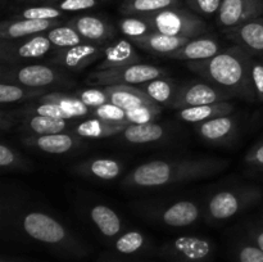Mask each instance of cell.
<instances>
[{
    "label": "cell",
    "mask_w": 263,
    "mask_h": 262,
    "mask_svg": "<svg viewBox=\"0 0 263 262\" xmlns=\"http://www.w3.org/2000/svg\"><path fill=\"white\" fill-rule=\"evenodd\" d=\"M240 262H263V251L257 246H244L239 252Z\"/></svg>",
    "instance_id": "f6af8a7d"
},
{
    "label": "cell",
    "mask_w": 263,
    "mask_h": 262,
    "mask_svg": "<svg viewBox=\"0 0 263 262\" xmlns=\"http://www.w3.org/2000/svg\"><path fill=\"white\" fill-rule=\"evenodd\" d=\"M252 80L256 89L257 99L263 103V63L254 59L252 62Z\"/></svg>",
    "instance_id": "ee69618b"
},
{
    "label": "cell",
    "mask_w": 263,
    "mask_h": 262,
    "mask_svg": "<svg viewBox=\"0 0 263 262\" xmlns=\"http://www.w3.org/2000/svg\"><path fill=\"white\" fill-rule=\"evenodd\" d=\"M223 35L251 55H263V17L236 27L223 28Z\"/></svg>",
    "instance_id": "4fadbf2b"
},
{
    "label": "cell",
    "mask_w": 263,
    "mask_h": 262,
    "mask_svg": "<svg viewBox=\"0 0 263 262\" xmlns=\"http://www.w3.org/2000/svg\"><path fill=\"white\" fill-rule=\"evenodd\" d=\"M162 112L161 105H143V107H136L133 109L126 110V117L130 123H148L153 122L154 118Z\"/></svg>",
    "instance_id": "ab89813d"
},
{
    "label": "cell",
    "mask_w": 263,
    "mask_h": 262,
    "mask_svg": "<svg viewBox=\"0 0 263 262\" xmlns=\"http://www.w3.org/2000/svg\"><path fill=\"white\" fill-rule=\"evenodd\" d=\"M0 167L3 170H30L31 164L18 151L8 144L0 145Z\"/></svg>",
    "instance_id": "e575fe53"
},
{
    "label": "cell",
    "mask_w": 263,
    "mask_h": 262,
    "mask_svg": "<svg viewBox=\"0 0 263 262\" xmlns=\"http://www.w3.org/2000/svg\"><path fill=\"white\" fill-rule=\"evenodd\" d=\"M168 71L162 67L145 63L118 67L112 69L94 71L87 76L86 84L91 86H112V85H141L152 80L166 77Z\"/></svg>",
    "instance_id": "8992f818"
},
{
    "label": "cell",
    "mask_w": 263,
    "mask_h": 262,
    "mask_svg": "<svg viewBox=\"0 0 263 262\" xmlns=\"http://www.w3.org/2000/svg\"><path fill=\"white\" fill-rule=\"evenodd\" d=\"M105 46L91 43H82L72 48L58 49L50 57V63L62 69L81 72L86 67L104 57Z\"/></svg>",
    "instance_id": "8fae6325"
},
{
    "label": "cell",
    "mask_w": 263,
    "mask_h": 262,
    "mask_svg": "<svg viewBox=\"0 0 263 262\" xmlns=\"http://www.w3.org/2000/svg\"><path fill=\"white\" fill-rule=\"evenodd\" d=\"M154 32L168 36L195 39L207 31V23L192 12L180 8H168L157 13L143 15Z\"/></svg>",
    "instance_id": "5b68a950"
},
{
    "label": "cell",
    "mask_w": 263,
    "mask_h": 262,
    "mask_svg": "<svg viewBox=\"0 0 263 262\" xmlns=\"http://www.w3.org/2000/svg\"><path fill=\"white\" fill-rule=\"evenodd\" d=\"M0 80L8 84L48 90L50 87L71 86L73 84L67 74L45 64L0 66Z\"/></svg>",
    "instance_id": "277c9868"
},
{
    "label": "cell",
    "mask_w": 263,
    "mask_h": 262,
    "mask_svg": "<svg viewBox=\"0 0 263 262\" xmlns=\"http://www.w3.org/2000/svg\"><path fill=\"white\" fill-rule=\"evenodd\" d=\"M252 236H253V240L256 241V246L259 247L263 251V229H254L252 231Z\"/></svg>",
    "instance_id": "c3c4849f"
},
{
    "label": "cell",
    "mask_w": 263,
    "mask_h": 262,
    "mask_svg": "<svg viewBox=\"0 0 263 262\" xmlns=\"http://www.w3.org/2000/svg\"><path fill=\"white\" fill-rule=\"evenodd\" d=\"M21 225L30 238L40 243L58 246L71 240V235L66 226L55 217L43 211L26 212L22 216Z\"/></svg>",
    "instance_id": "ba28073f"
},
{
    "label": "cell",
    "mask_w": 263,
    "mask_h": 262,
    "mask_svg": "<svg viewBox=\"0 0 263 262\" xmlns=\"http://www.w3.org/2000/svg\"><path fill=\"white\" fill-rule=\"evenodd\" d=\"M244 161L251 166L263 169V143H258L252 146L244 157Z\"/></svg>",
    "instance_id": "bcb514c9"
},
{
    "label": "cell",
    "mask_w": 263,
    "mask_h": 262,
    "mask_svg": "<svg viewBox=\"0 0 263 262\" xmlns=\"http://www.w3.org/2000/svg\"><path fill=\"white\" fill-rule=\"evenodd\" d=\"M74 95H77L82 100V103L86 107H89L90 109H94V108L100 107L105 103H109V97H108L104 86H92L89 87V89L79 90Z\"/></svg>",
    "instance_id": "f35d334b"
},
{
    "label": "cell",
    "mask_w": 263,
    "mask_h": 262,
    "mask_svg": "<svg viewBox=\"0 0 263 262\" xmlns=\"http://www.w3.org/2000/svg\"><path fill=\"white\" fill-rule=\"evenodd\" d=\"M262 197L263 190L256 185H240L220 190L208 200L204 218L211 222L228 221L261 202Z\"/></svg>",
    "instance_id": "3957f363"
},
{
    "label": "cell",
    "mask_w": 263,
    "mask_h": 262,
    "mask_svg": "<svg viewBox=\"0 0 263 262\" xmlns=\"http://www.w3.org/2000/svg\"><path fill=\"white\" fill-rule=\"evenodd\" d=\"M144 244H145V236H144V234H141L138 230H131L122 234L116 240V248L121 253L128 254L143 248Z\"/></svg>",
    "instance_id": "74e56055"
},
{
    "label": "cell",
    "mask_w": 263,
    "mask_h": 262,
    "mask_svg": "<svg viewBox=\"0 0 263 262\" xmlns=\"http://www.w3.org/2000/svg\"><path fill=\"white\" fill-rule=\"evenodd\" d=\"M172 254L182 257L186 261H202L210 256L212 251L211 241L199 236H179L166 247Z\"/></svg>",
    "instance_id": "44dd1931"
},
{
    "label": "cell",
    "mask_w": 263,
    "mask_h": 262,
    "mask_svg": "<svg viewBox=\"0 0 263 262\" xmlns=\"http://www.w3.org/2000/svg\"><path fill=\"white\" fill-rule=\"evenodd\" d=\"M64 15V12L55 8L54 5H41V7H28L23 9L14 20H61Z\"/></svg>",
    "instance_id": "d590c367"
},
{
    "label": "cell",
    "mask_w": 263,
    "mask_h": 262,
    "mask_svg": "<svg viewBox=\"0 0 263 262\" xmlns=\"http://www.w3.org/2000/svg\"><path fill=\"white\" fill-rule=\"evenodd\" d=\"M222 0H187V5L200 14L211 15L218 13Z\"/></svg>",
    "instance_id": "7bdbcfd3"
},
{
    "label": "cell",
    "mask_w": 263,
    "mask_h": 262,
    "mask_svg": "<svg viewBox=\"0 0 263 262\" xmlns=\"http://www.w3.org/2000/svg\"><path fill=\"white\" fill-rule=\"evenodd\" d=\"M180 0H126L121 5L125 15H148L159 10L175 8Z\"/></svg>",
    "instance_id": "4dcf8cb0"
},
{
    "label": "cell",
    "mask_w": 263,
    "mask_h": 262,
    "mask_svg": "<svg viewBox=\"0 0 263 262\" xmlns=\"http://www.w3.org/2000/svg\"><path fill=\"white\" fill-rule=\"evenodd\" d=\"M167 130L164 126L156 122L148 123H131L126 127L122 134L118 135L121 140L126 141L128 144H135V145H143V144L157 143L166 138Z\"/></svg>",
    "instance_id": "d4e9b609"
},
{
    "label": "cell",
    "mask_w": 263,
    "mask_h": 262,
    "mask_svg": "<svg viewBox=\"0 0 263 262\" xmlns=\"http://www.w3.org/2000/svg\"><path fill=\"white\" fill-rule=\"evenodd\" d=\"M234 98L225 90L215 86L211 82H189L179 87L170 107L180 110L190 107L211 104V103L226 102Z\"/></svg>",
    "instance_id": "30bf717a"
},
{
    "label": "cell",
    "mask_w": 263,
    "mask_h": 262,
    "mask_svg": "<svg viewBox=\"0 0 263 262\" xmlns=\"http://www.w3.org/2000/svg\"><path fill=\"white\" fill-rule=\"evenodd\" d=\"M67 127H68V120H57L35 113H23L22 131L27 134L26 136L66 133Z\"/></svg>",
    "instance_id": "484cf974"
},
{
    "label": "cell",
    "mask_w": 263,
    "mask_h": 262,
    "mask_svg": "<svg viewBox=\"0 0 263 262\" xmlns=\"http://www.w3.org/2000/svg\"><path fill=\"white\" fill-rule=\"evenodd\" d=\"M77 31L85 43L105 45L115 36V28L97 15H77L67 22Z\"/></svg>",
    "instance_id": "2e32d148"
},
{
    "label": "cell",
    "mask_w": 263,
    "mask_h": 262,
    "mask_svg": "<svg viewBox=\"0 0 263 262\" xmlns=\"http://www.w3.org/2000/svg\"><path fill=\"white\" fill-rule=\"evenodd\" d=\"M45 33L49 40H50V43L53 44V46L58 49L72 48V46L85 43L81 35L68 25H61L58 27L51 28Z\"/></svg>",
    "instance_id": "d6a6232c"
},
{
    "label": "cell",
    "mask_w": 263,
    "mask_h": 262,
    "mask_svg": "<svg viewBox=\"0 0 263 262\" xmlns=\"http://www.w3.org/2000/svg\"><path fill=\"white\" fill-rule=\"evenodd\" d=\"M140 61L141 57L134 48L133 41L118 40L110 45L105 46L104 58L95 67V71L131 66V64L140 63Z\"/></svg>",
    "instance_id": "ffe728a7"
},
{
    "label": "cell",
    "mask_w": 263,
    "mask_h": 262,
    "mask_svg": "<svg viewBox=\"0 0 263 262\" xmlns=\"http://www.w3.org/2000/svg\"><path fill=\"white\" fill-rule=\"evenodd\" d=\"M94 117L105 121H113V122H128L126 117V109L113 104V103H105L100 107L91 109Z\"/></svg>",
    "instance_id": "60d3db41"
},
{
    "label": "cell",
    "mask_w": 263,
    "mask_h": 262,
    "mask_svg": "<svg viewBox=\"0 0 263 262\" xmlns=\"http://www.w3.org/2000/svg\"><path fill=\"white\" fill-rule=\"evenodd\" d=\"M229 164L228 159L215 157L153 159L131 170L122 180V186L126 189H159L186 184L216 176L225 171Z\"/></svg>",
    "instance_id": "6da1fadb"
},
{
    "label": "cell",
    "mask_w": 263,
    "mask_h": 262,
    "mask_svg": "<svg viewBox=\"0 0 263 262\" xmlns=\"http://www.w3.org/2000/svg\"><path fill=\"white\" fill-rule=\"evenodd\" d=\"M23 143L25 145L32 146L49 154H66L81 148L85 144V139L74 133H58L49 135L25 136Z\"/></svg>",
    "instance_id": "5bb4252c"
},
{
    "label": "cell",
    "mask_w": 263,
    "mask_h": 262,
    "mask_svg": "<svg viewBox=\"0 0 263 262\" xmlns=\"http://www.w3.org/2000/svg\"><path fill=\"white\" fill-rule=\"evenodd\" d=\"M48 92L51 91L48 89H32V87L21 86V85L2 82L0 84V103L10 104V103L23 102V100H35Z\"/></svg>",
    "instance_id": "1f68e13d"
},
{
    "label": "cell",
    "mask_w": 263,
    "mask_h": 262,
    "mask_svg": "<svg viewBox=\"0 0 263 262\" xmlns=\"http://www.w3.org/2000/svg\"><path fill=\"white\" fill-rule=\"evenodd\" d=\"M63 25L62 20H8L0 25V41L17 40L28 36L45 33L49 30Z\"/></svg>",
    "instance_id": "e0dca14e"
},
{
    "label": "cell",
    "mask_w": 263,
    "mask_h": 262,
    "mask_svg": "<svg viewBox=\"0 0 263 262\" xmlns=\"http://www.w3.org/2000/svg\"><path fill=\"white\" fill-rule=\"evenodd\" d=\"M35 100H37V102L54 103V104L61 105V107L63 108L67 113H69L73 118L84 117V116L89 115V113L91 112V109H90L89 107H86L77 95L64 94V92L61 91L48 92V94L43 95V97L37 98V99Z\"/></svg>",
    "instance_id": "f546056e"
},
{
    "label": "cell",
    "mask_w": 263,
    "mask_h": 262,
    "mask_svg": "<svg viewBox=\"0 0 263 262\" xmlns=\"http://www.w3.org/2000/svg\"><path fill=\"white\" fill-rule=\"evenodd\" d=\"M141 215L171 228H185L197 222L202 212L197 202L182 199L167 204L146 205L141 210Z\"/></svg>",
    "instance_id": "9c48e42d"
},
{
    "label": "cell",
    "mask_w": 263,
    "mask_h": 262,
    "mask_svg": "<svg viewBox=\"0 0 263 262\" xmlns=\"http://www.w3.org/2000/svg\"><path fill=\"white\" fill-rule=\"evenodd\" d=\"M192 39L189 38H177V36H168L161 32H151L141 38L133 39V44L143 50L149 53L158 54V55L166 57L167 54L174 53L177 49L187 43Z\"/></svg>",
    "instance_id": "603a6c76"
},
{
    "label": "cell",
    "mask_w": 263,
    "mask_h": 262,
    "mask_svg": "<svg viewBox=\"0 0 263 262\" xmlns=\"http://www.w3.org/2000/svg\"><path fill=\"white\" fill-rule=\"evenodd\" d=\"M141 90L153 100L157 104H168L171 105L175 95H176L179 87L176 86L175 81L167 77H161V79L152 80V81L141 84Z\"/></svg>",
    "instance_id": "f1b7e54d"
},
{
    "label": "cell",
    "mask_w": 263,
    "mask_h": 262,
    "mask_svg": "<svg viewBox=\"0 0 263 262\" xmlns=\"http://www.w3.org/2000/svg\"><path fill=\"white\" fill-rule=\"evenodd\" d=\"M130 122H113V121L100 120L92 117L80 122L72 133L84 139H103L110 136H118L126 130Z\"/></svg>",
    "instance_id": "cb8c5ba5"
},
{
    "label": "cell",
    "mask_w": 263,
    "mask_h": 262,
    "mask_svg": "<svg viewBox=\"0 0 263 262\" xmlns=\"http://www.w3.org/2000/svg\"><path fill=\"white\" fill-rule=\"evenodd\" d=\"M89 217L107 238H115L122 230V220L118 213L105 204H95L90 208Z\"/></svg>",
    "instance_id": "83f0119b"
},
{
    "label": "cell",
    "mask_w": 263,
    "mask_h": 262,
    "mask_svg": "<svg viewBox=\"0 0 263 262\" xmlns=\"http://www.w3.org/2000/svg\"><path fill=\"white\" fill-rule=\"evenodd\" d=\"M252 62L253 59L251 54L235 45L223 49L212 58L186 62V66L190 71L233 97L256 102L257 94L252 80Z\"/></svg>",
    "instance_id": "7a4b0ae2"
},
{
    "label": "cell",
    "mask_w": 263,
    "mask_h": 262,
    "mask_svg": "<svg viewBox=\"0 0 263 262\" xmlns=\"http://www.w3.org/2000/svg\"><path fill=\"white\" fill-rule=\"evenodd\" d=\"M222 50L217 39L212 36H199L192 39L185 45L177 49L174 53L167 54L166 58L179 59V61H203L215 57Z\"/></svg>",
    "instance_id": "d6986e66"
},
{
    "label": "cell",
    "mask_w": 263,
    "mask_h": 262,
    "mask_svg": "<svg viewBox=\"0 0 263 262\" xmlns=\"http://www.w3.org/2000/svg\"><path fill=\"white\" fill-rule=\"evenodd\" d=\"M71 172L77 176L87 179L99 180V181H110L122 175V162L115 158H90L79 162L71 167Z\"/></svg>",
    "instance_id": "9a60e30c"
},
{
    "label": "cell",
    "mask_w": 263,
    "mask_h": 262,
    "mask_svg": "<svg viewBox=\"0 0 263 262\" xmlns=\"http://www.w3.org/2000/svg\"><path fill=\"white\" fill-rule=\"evenodd\" d=\"M259 17H263V0H222L217 20L221 27L231 28Z\"/></svg>",
    "instance_id": "7c38bea8"
},
{
    "label": "cell",
    "mask_w": 263,
    "mask_h": 262,
    "mask_svg": "<svg viewBox=\"0 0 263 262\" xmlns=\"http://www.w3.org/2000/svg\"><path fill=\"white\" fill-rule=\"evenodd\" d=\"M118 26L123 35L127 36L130 40L153 32L152 26L143 15H126L118 22Z\"/></svg>",
    "instance_id": "836d02e7"
},
{
    "label": "cell",
    "mask_w": 263,
    "mask_h": 262,
    "mask_svg": "<svg viewBox=\"0 0 263 262\" xmlns=\"http://www.w3.org/2000/svg\"><path fill=\"white\" fill-rule=\"evenodd\" d=\"M22 113H35V115L46 116V117L57 118V120H73L69 113H67L61 105L49 102H37L36 104H28L22 109Z\"/></svg>",
    "instance_id": "8d00e7d4"
},
{
    "label": "cell",
    "mask_w": 263,
    "mask_h": 262,
    "mask_svg": "<svg viewBox=\"0 0 263 262\" xmlns=\"http://www.w3.org/2000/svg\"><path fill=\"white\" fill-rule=\"evenodd\" d=\"M53 44L46 33L0 41V63L2 66H21L28 61H37L50 51Z\"/></svg>",
    "instance_id": "52a82bcc"
},
{
    "label": "cell",
    "mask_w": 263,
    "mask_h": 262,
    "mask_svg": "<svg viewBox=\"0 0 263 262\" xmlns=\"http://www.w3.org/2000/svg\"><path fill=\"white\" fill-rule=\"evenodd\" d=\"M238 131V120L234 116H221L210 121L197 123V133L200 138L211 144H228Z\"/></svg>",
    "instance_id": "ac0fdd59"
},
{
    "label": "cell",
    "mask_w": 263,
    "mask_h": 262,
    "mask_svg": "<svg viewBox=\"0 0 263 262\" xmlns=\"http://www.w3.org/2000/svg\"><path fill=\"white\" fill-rule=\"evenodd\" d=\"M26 2H33V3H37V2H57V0H26Z\"/></svg>",
    "instance_id": "681fc988"
},
{
    "label": "cell",
    "mask_w": 263,
    "mask_h": 262,
    "mask_svg": "<svg viewBox=\"0 0 263 262\" xmlns=\"http://www.w3.org/2000/svg\"><path fill=\"white\" fill-rule=\"evenodd\" d=\"M98 3V0H57L54 7L62 12H79L97 7Z\"/></svg>",
    "instance_id": "b9f144b4"
},
{
    "label": "cell",
    "mask_w": 263,
    "mask_h": 262,
    "mask_svg": "<svg viewBox=\"0 0 263 262\" xmlns=\"http://www.w3.org/2000/svg\"><path fill=\"white\" fill-rule=\"evenodd\" d=\"M234 112V104L230 102H218L211 104L199 105V107H190L179 110V117L187 123H200L210 121L212 118L228 116Z\"/></svg>",
    "instance_id": "4316f807"
},
{
    "label": "cell",
    "mask_w": 263,
    "mask_h": 262,
    "mask_svg": "<svg viewBox=\"0 0 263 262\" xmlns=\"http://www.w3.org/2000/svg\"><path fill=\"white\" fill-rule=\"evenodd\" d=\"M21 115H23L22 109L20 112H8V110L2 109V112H0V128L3 131H7L8 128L14 126Z\"/></svg>",
    "instance_id": "7dc6e473"
},
{
    "label": "cell",
    "mask_w": 263,
    "mask_h": 262,
    "mask_svg": "<svg viewBox=\"0 0 263 262\" xmlns=\"http://www.w3.org/2000/svg\"><path fill=\"white\" fill-rule=\"evenodd\" d=\"M109 103L118 105L123 109H133L136 107L143 105H159L154 103L140 87H135L134 85H112V86H104Z\"/></svg>",
    "instance_id": "7402d4cb"
}]
</instances>
